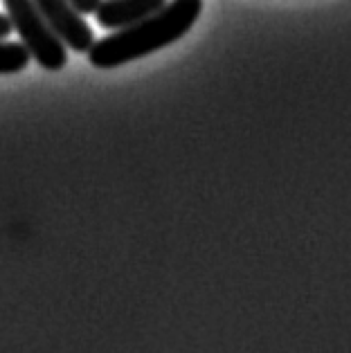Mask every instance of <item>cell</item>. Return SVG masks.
Wrapping results in <instances>:
<instances>
[{
	"mask_svg": "<svg viewBox=\"0 0 351 353\" xmlns=\"http://www.w3.org/2000/svg\"><path fill=\"white\" fill-rule=\"evenodd\" d=\"M70 3L77 12H79L81 16H86V14H95L101 0H70Z\"/></svg>",
	"mask_w": 351,
	"mask_h": 353,
	"instance_id": "obj_6",
	"label": "cell"
},
{
	"mask_svg": "<svg viewBox=\"0 0 351 353\" xmlns=\"http://www.w3.org/2000/svg\"><path fill=\"white\" fill-rule=\"evenodd\" d=\"M5 10L30 57L46 70H61L68 61V48L43 19L34 0H5Z\"/></svg>",
	"mask_w": 351,
	"mask_h": 353,
	"instance_id": "obj_2",
	"label": "cell"
},
{
	"mask_svg": "<svg viewBox=\"0 0 351 353\" xmlns=\"http://www.w3.org/2000/svg\"><path fill=\"white\" fill-rule=\"evenodd\" d=\"M12 30H14V25H12V21H10V16H3V14H0V41L10 37Z\"/></svg>",
	"mask_w": 351,
	"mask_h": 353,
	"instance_id": "obj_7",
	"label": "cell"
},
{
	"mask_svg": "<svg viewBox=\"0 0 351 353\" xmlns=\"http://www.w3.org/2000/svg\"><path fill=\"white\" fill-rule=\"evenodd\" d=\"M30 52L23 43L0 41V74H16L28 68Z\"/></svg>",
	"mask_w": 351,
	"mask_h": 353,
	"instance_id": "obj_5",
	"label": "cell"
},
{
	"mask_svg": "<svg viewBox=\"0 0 351 353\" xmlns=\"http://www.w3.org/2000/svg\"><path fill=\"white\" fill-rule=\"evenodd\" d=\"M203 12V0H171L149 19L138 21L128 28L92 43L88 59L99 70L124 65L140 57L171 46L194 28Z\"/></svg>",
	"mask_w": 351,
	"mask_h": 353,
	"instance_id": "obj_1",
	"label": "cell"
},
{
	"mask_svg": "<svg viewBox=\"0 0 351 353\" xmlns=\"http://www.w3.org/2000/svg\"><path fill=\"white\" fill-rule=\"evenodd\" d=\"M43 19L50 23V28L57 32V37L66 43V48H72V52H90L95 34L92 28L81 19V14L74 10L70 0H34Z\"/></svg>",
	"mask_w": 351,
	"mask_h": 353,
	"instance_id": "obj_3",
	"label": "cell"
},
{
	"mask_svg": "<svg viewBox=\"0 0 351 353\" xmlns=\"http://www.w3.org/2000/svg\"><path fill=\"white\" fill-rule=\"evenodd\" d=\"M167 5V0H101L95 19L104 30H122L149 19Z\"/></svg>",
	"mask_w": 351,
	"mask_h": 353,
	"instance_id": "obj_4",
	"label": "cell"
}]
</instances>
